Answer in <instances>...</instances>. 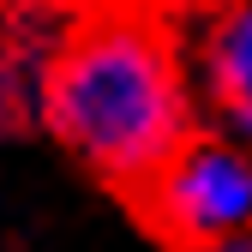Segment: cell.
Here are the masks:
<instances>
[{"mask_svg": "<svg viewBox=\"0 0 252 252\" xmlns=\"http://www.w3.org/2000/svg\"><path fill=\"white\" fill-rule=\"evenodd\" d=\"M126 210L168 246H234L252 234V156L186 132Z\"/></svg>", "mask_w": 252, "mask_h": 252, "instance_id": "2", "label": "cell"}, {"mask_svg": "<svg viewBox=\"0 0 252 252\" xmlns=\"http://www.w3.org/2000/svg\"><path fill=\"white\" fill-rule=\"evenodd\" d=\"M54 6H66V12H72V6H84V0H54Z\"/></svg>", "mask_w": 252, "mask_h": 252, "instance_id": "4", "label": "cell"}, {"mask_svg": "<svg viewBox=\"0 0 252 252\" xmlns=\"http://www.w3.org/2000/svg\"><path fill=\"white\" fill-rule=\"evenodd\" d=\"M204 78L216 114L252 144V0H234L216 12L204 36Z\"/></svg>", "mask_w": 252, "mask_h": 252, "instance_id": "3", "label": "cell"}, {"mask_svg": "<svg viewBox=\"0 0 252 252\" xmlns=\"http://www.w3.org/2000/svg\"><path fill=\"white\" fill-rule=\"evenodd\" d=\"M42 126L132 198L192 132L174 30L144 0H84L42 54Z\"/></svg>", "mask_w": 252, "mask_h": 252, "instance_id": "1", "label": "cell"}]
</instances>
